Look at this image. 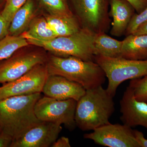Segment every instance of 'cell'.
<instances>
[{
    "mask_svg": "<svg viewBox=\"0 0 147 147\" xmlns=\"http://www.w3.org/2000/svg\"><path fill=\"white\" fill-rule=\"evenodd\" d=\"M41 93L17 96L0 100V126L2 131L13 140L21 137L41 121L35 113V105Z\"/></svg>",
    "mask_w": 147,
    "mask_h": 147,
    "instance_id": "obj_1",
    "label": "cell"
},
{
    "mask_svg": "<svg viewBox=\"0 0 147 147\" xmlns=\"http://www.w3.org/2000/svg\"><path fill=\"white\" fill-rule=\"evenodd\" d=\"M115 111L113 97L102 86L86 90L77 101L75 114L76 127L90 131L110 123Z\"/></svg>",
    "mask_w": 147,
    "mask_h": 147,
    "instance_id": "obj_2",
    "label": "cell"
},
{
    "mask_svg": "<svg viewBox=\"0 0 147 147\" xmlns=\"http://www.w3.org/2000/svg\"><path fill=\"white\" fill-rule=\"evenodd\" d=\"M48 75H59L78 83L86 90L102 86L106 76L94 61H88L76 57H63L51 55L46 63Z\"/></svg>",
    "mask_w": 147,
    "mask_h": 147,
    "instance_id": "obj_3",
    "label": "cell"
},
{
    "mask_svg": "<svg viewBox=\"0 0 147 147\" xmlns=\"http://www.w3.org/2000/svg\"><path fill=\"white\" fill-rule=\"evenodd\" d=\"M95 34L82 28L74 34L57 37L49 40H40L30 37L25 38L29 44L42 47L55 56L63 57L71 56L85 61H94Z\"/></svg>",
    "mask_w": 147,
    "mask_h": 147,
    "instance_id": "obj_4",
    "label": "cell"
},
{
    "mask_svg": "<svg viewBox=\"0 0 147 147\" xmlns=\"http://www.w3.org/2000/svg\"><path fill=\"white\" fill-rule=\"evenodd\" d=\"M94 61L100 66L108 78L106 89L113 97L123 82L147 75V60H134L121 57L111 58L96 55Z\"/></svg>",
    "mask_w": 147,
    "mask_h": 147,
    "instance_id": "obj_5",
    "label": "cell"
},
{
    "mask_svg": "<svg viewBox=\"0 0 147 147\" xmlns=\"http://www.w3.org/2000/svg\"><path fill=\"white\" fill-rule=\"evenodd\" d=\"M71 1L82 28L94 34L109 30L110 0Z\"/></svg>",
    "mask_w": 147,
    "mask_h": 147,
    "instance_id": "obj_6",
    "label": "cell"
},
{
    "mask_svg": "<svg viewBox=\"0 0 147 147\" xmlns=\"http://www.w3.org/2000/svg\"><path fill=\"white\" fill-rule=\"evenodd\" d=\"M76 104L77 101L74 99L59 100L44 96L36 103L35 113L40 121L63 124L72 131L76 127L75 120Z\"/></svg>",
    "mask_w": 147,
    "mask_h": 147,
    "instance_id": "obj_7",
    "label": "cell"
},
{
    "mask_svg": "<svg viewBox=\"0 0 147 147\" xmlns=\"http://www.w3.org/2000/svg\"><path fill=\"white\" fill-rule=\"evenodd\" d=\"M47 59L42 51L18 50L10 57L0 61V84L18 79L37 65L46 63Z\"/></svg>",
    "mask_w": 147,
    "mask_h": 147,
    "instance_id": "obj_8",
    "label": "cell"
},
{
    "mask_svg": "<svg viewBox=\"0 0 147 147\" xmlns=\"http://www.w3.org/2000/svg\"><path fill=\"white\" fill-rule=\"evenodd\" d=\"M48 76L46 63L37 65L18 79L0 87V100L17 96L41 93Z\"/></svg>",
    "mask_w": 147,
    "mask_h": 147,
    "instance_id": "obj_9",
    "label": "cell"
},
{
    "mask_svg": "<svg viewBox=\"0 0 147 147\" xmlns=\"http://www.w3.org/2000/svg\"><path fill=\"white\" fill-rule=\"evenodd\" d=\"M86 139L108 147H140L135 138L134 130L126 125L110 123L84 135Z\"/></svg>",
    "mask_w": 147,
    "mask_h": 147,
    "instance_id": "obj_10",
    "label": "cell"
},
{
    "mask_svg": "<svg viewBox=\"0 0 147 147\" xmlns=\"http://www.w3.org/2000/svg\"><path fill=\"white\" fill-rule=\"evenodd\" d=\"M62 129L61 125L41 121L21 137L13 140L10 147L52 146Z\"/></svg>",
    "mask_w": 147,
    "mask_h": 147,
    "instance_id": "obj_11",
    "label": "cell"
},
{
    "mask_svg": "<svg viewBox=\"0 0 147 147\" xmlns=\"http://www.w3.org/2000/svg\"><path fill=\"white\" fill-rule=\"evenodd\" d=\"M120 105L123 123L131 128L144 127L147 130V103L137 100L129 86L124 92Z\"/></svg>",
    "mask_w": 147,
    "mask_h": 147,
    "instance_id": "obj_12",
    "label": "cell"
},
{
    "mask_svg": "<svg viewBox=\"0 0 147 147\" xmlns=\"http://www.w3.org/2000/svg\"><path fill=\"white\" fill-rule=\"evenodd\" d=\"M86 90L80 84L59 75H48L42 93L59 100L72 99L78 101Z\"/></svg>",
    "mask_w": 147,
    "mask_h": 147,
    "instance_id": "obj_13",
    "label": "cell"
},
{
    "mask_svg": "<svg viewBox=\"0 0 147 147\" xmlns=\"http://www.w3.org/2000/svg\"><path fill=\"white\" fill-rule=\"evenodd\" d=\"M109 16L113 18L110 34L120 37L125 34L135 9L127 0H110Z\"/></svg>",
    "mask_w": 147,
    "mask_h": 147,
    "instance_id": "obj_14",
    "label": "cell"
},
{
    "mask_svg": "<svg viewBox=\"0 0 147 147\" xmlns=\"http://www.w3.org/2000/svg\"><path fill=\"white\" fill-rule=\"evenodd\" d=\"M122 41L121 57L134 60H147V34L128 35Z\"/></svg>",
    "mask_w": 147,
    "mask_h": 147,
    "instance_id": "obj_15",
    "label": "cell"
},
{
    "mask_svg": "<svg viewBox=\"0 0 147 147\" xmlns=\"http://www.w3.org/2000/svg\"><path fill=\"white\" fill-rule=\"evenodd\" d=\"M45 17L57 37L67 36L79 32L82 27L75 15L61 16L47 13Z\"/></svg>",
    "mask_w": 147,
    "mask_h": 147,
    "instance_id": "obj_16",
    "label": "cell"
},
{
    "mask_svg": "<svg viewBox=\"0 0 147 147\" xmlns=\"http://www.w3.org/2000/svg\"><path fill=\"white\" fill-rule=\"evenodd\" d=\"M34 9L33 1L27 0L13 16L9 29V35L19 36L25 32L34 18Z\"/></svg>",
    "mask_w": 147,
    "mask_h": 147,
    "instance_id": "obj_17",
    "label": "cell"
},
{
    "mask_svg": "<svg viewBox=\"0 0 147 147\" xmlns=\"http://www.w3.org/2000/svg\"><path fill=\"white\" fill-rule=\"evenodd\" d=\"M122 43V41L113 38L105 33L96 34H95L94 41L96 55L120 57Z\"/></svg>",
    "mask_w": 147,
    "mask_h": 147,
    "instance_id": "obj_18",
    "label": "cell"
},
{
    "mask_svg": "<svg viewBox=\"0 0 147 147\" xmlns=\"http://www.w3.org/2000/svg\"><path fill=\"white\" fill-rule=\"evenodd\" d=\"M21 36L24 38L30 37L42 40H49L57 37L45 16H34L27 30Z\"/></svg>",
    "mask_w": 147,
    "mask_h": 147,
    "instance_id": "obj_19",
    "label": "cell"
},
{
    "mask_svg": "<svg viewBox=\"0 0 147 147\" xmlns=\"http://www.w3.org/2000/svg\"><path fill=\"white\" fill-rule=\"evenodd\" d=\"M29 45L26 39L21 36L8 34L0 40V61L10 57L16 51Z\"/></svg>",
    "mask_w": 147,
    "mask_h": 147,
    "instance_id": "obj_20",
    "label": "cell"
},
{
    "mask_svg": "<svg viewBox=\"0 0 147 147\" xmlns=\"http://www.w3.org/2000/svg\"><path fill=\"white\" fill-rule=\"evenodd\" d=\"M40 4L47 13L51 15L71 16L67 0H38Z\"/></svg>",
    "mask_w": 147,
    "mask_h": 147,
    "instance_id": "obj_21",
    "label": "cell"
},
{
    "mask_svg": "<svg viewBox=\"0 0 147 147\" xmlns=\"http://www.w3.org/2000/svg\"><path fill=\"white\" fill-rule=\"evenodd\" d=\"M137 100L147 103V75L131 79L128 86Z\"/></svg>",
    "mask_w": 147,
    "mask_h": 147,
    "instance_id": "obj_22",
    "label": "cell"
},
{
    "mask_svg": "<svg viewBox=\"0 0 147 147\" xmlns=\"http://www.w3.org/2000/svg\"><path fill=\"white\" fill-rule=\"evenodd\" d=\"M27 0H5L4 7L1 11L2 15L10 23L17 10L21 8Z\"/></svg>",
    "mask_w": 147,
    "mask_h": 147,
    "instance_id": "obj_23",
    "label": "cell"
},
{
    "mask_svg": "<svg viewBox=\"0 0 147 147\" xmlns=\"http://www.w3.org/2000/svg\"><path fill=\"white\" fill-rule=\"evenodd\" d=\"M147 21V7L141 13L134 14L126 30V36L132 34L140 26Z\"/></svg>",
    "mask_w": 147,
    "mask_h": 147,
    "instance_id": "obj_24",
    "label": "cell"
},
{
    "mask_svg": "<svg viewBox=\"0 0 147 147\" xmlns=\"http://www.w3.org/2000/svg\"><path fill=\"white\" fill-rule=\"evenodd\" d=\"M10 24L3 17L0 11V40L9 34Z\"/></svg>",
    "mask_w": 147,
    "mask_h": 147,
    "instance_id": "obj_25",
    "label": "cell"
},
{
    "mask_svg": "<svg viewBox=\"0 0 147 147\" xmlns=\"http://www.w3.org/2000/svg\"><path fill=\"white\" fill-rule=\"evenodd\" d=\"M132 5L137 13H141L147 7V0H127Z\"/></svg>",
    "mask_w": 147,
    "mask_h": 147,
    "instance_id": "obj_26",
    "label": "cell"
},
{
    "mask_svg": "<svg viewBox=\"0 0 147 147\" xmlns=\"http://www.w3.org/2000/svg\"><path fill=\"white\" fill-rule=\"evenodd\" d=\"M13 141L8 134L2 131L0 132V147H10Z\"/></svg>",
    "mask_w": 147,
    "mask_h": 147,
    "instance_id": "obj_27",
    "label": "cell"
},
{
    "mask_svg": "<svg viewBox=\"0 0 147 147\" xmlns=\"http://www.w3.org/2000/svg\"><path fill=\"white\" fill-rule=\"evenodd\" d=\"M51 147H71V145L68 138L65 137H62L59 139H57Z\"/></svg>",
    "mask_w": 147,
    "mask_h": 147,
    "instance_id": "obj_28",
    "label": "cell"
},
{
    "mask_svg": "<svg viewBox=\"0 0 147 147\" xmlns=\"http://www.w3.org/2000/svg\"><path fill=\"white\" fill-rule=\"evenodd\" d=\"M134 134L140 147H147V139L145 138L142 132L139 130H134Z\"/></svg>",
    "mask_w": 147,
    "mask_h": 147,
    "instance_id": "obj_29",
    "label": "cell"
},
{
    "mask_svg": "<svg viewBox=\"0 0 147 147\" xmlns=\"http://www.w3.org/2000/svg\"><path fill=\"white\" fill-rule=\"evenodd\" d=\"M132 34L134 35L147 34V21L140 26Z\"/></svg>",
    "mask_w": 147,
    "mask_h": 147,
    "instance_id": "obj_30",
    "label": "cell"
},
{
    "mask_svg": "<svg viewBox=\"0 0 147 147\" xmlns=\"http://www.w3.org/2000/svg\"><path fill=\"white\" fill-rule=\"evenodd\" d=\"M5 3V0H0V11H1Z\"/></svg>",
    "mask_w": 147,
    "mask_h": 147,
    "instance_id": "obj_31",
    "label": "cell"
},
{
    "mask_svg": "<svg viewBox=\"0 0 147 147\" xmlns=\"http://www.w3.org/2000/svg\"><path fill=\"white\" fill-rule=\"evenodd\" d=\"M2 131V130H1V126H0V132H1V131Z\"/></svg>",
    "mask_w": 147,
    "mask_h": 147,
    "instance_id": "obj_32",
    "label": "cell"
}]
</instances>
